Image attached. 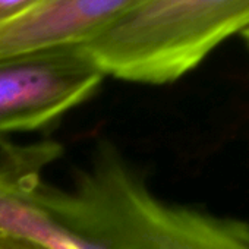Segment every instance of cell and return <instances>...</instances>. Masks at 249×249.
I'll use <instances>...</instances> for the list:
<instances>
[{
  "instance_id": "1",
  "label": "cell",
  "mask_w": 249,
  "mask_h": 249,
  "mask_svg": "<svg viewBox=\"0 0 249 249\" xmlns=\"http://www.w3.org/2000/svg\"><path fill=\"white\" fill-rule=\"evenodd\" d=\"M31 163L0 180V230L44 249H249V223L157 196L111 147L71 188Z\"/></svg>"
},
{
  "instance_id": "2",
  "label": "cell",
  "mask_w": 249,
  "mask_h": 249,
  "mask_svg": "<svg viewBox=\"0 0 249 249\" xmlns=\"http://www.w3.org/2000/svg\"><path fill=\"white\" fill-rule=\"evenodd\" d=\"M249 30V0H144L81 46L106 75L170 84Z\"/></svg>"
},
{
  "instance_id": "3",
  "label": "cell",
  "mask_w": 249,
  "mask_h": 249,
  "mask_svg": "<svg viewBox=\"0 0 249 249\" xmlns=\"http://www.w3.org/2000/svg\"><path fill=\"white\" fill-rule=\"evenodd\" d=\"M103 78L81 46L0 59V137L46 126L88 100Z\"/></svg>"
},
{
  "instance_id": "4",
  "label": "cell",
  "mask_w": 249,
  "mask_h": 249,
  "mask_svg": "<svg viewBox=\"0 0 249 249\" xmlns=\"http://www.w3.org/2000/svg\"><path fill=\"white\" fill-rule=\"evenodd\" d=\"M144 0H38L0 22V59L84 46Z\"/></svg>"
},
{
  "instance_id": "5",
  "label": "cell",
  "mask_w": 249,
  "mask_h": 249,
  "mask_svg": "<svg viewBox=\"0 0 249 249\" xmlns=\"http://www.w3.org/2000/svg\"><path fill=\"white\" fill-rule=\"evenodd\" d=\"M37 2L38 0H0V22L22 14Z\"/></svg>"
},
{
  "instance_id": "6",
  "label": "cell",
  "mask_w": 249,
  "mask_h": 249,
  "mask_svg": "<svg viewBox=\"0 0 249 249\" xmlns=\"http://www.w3.org/2000/svg\"><path fill=\"white\" fill-rule=\"evenodd\" d=\"M0 249H44V248L28 239L0 230Z\"/></svg>"
},
{
  "instance_id": "7",
  "label": "cell",
  "mask_w": 249,
  "mask_h": 249,
  "mask_svg": "<svg viewBox=\"0 0 249 249\" xmlns=\"http://www.w3.org/2000/svg\"><path fill=\"white\" fill-rule=\"evenodd\" d=\"M242 37H243V40H245V43H246V46L249 47V30H246L243 34H242Z\"/></svg>"
}]
</instances>
